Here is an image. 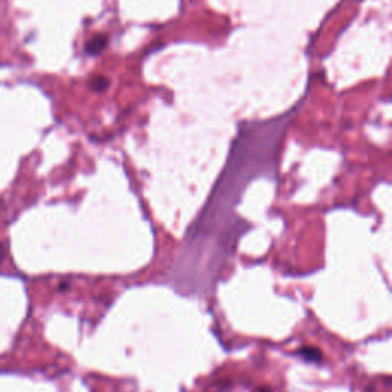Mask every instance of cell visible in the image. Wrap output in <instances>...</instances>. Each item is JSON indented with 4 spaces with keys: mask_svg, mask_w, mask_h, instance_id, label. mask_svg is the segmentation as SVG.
Wrapping results in <instances>:
<instances>
[{
    "mask_svg": "<svg viewBox=\"0 0 392 392\" xmlns=\"http://www.w3.org/2000/svg\"><path fill=\"white\" fill-rule=\"evenodd\" d=\"M108 44V37L106 36H95L92 37L86 44H85V52L89 55H98Z\"/></svg>",
    "mask_w": 392,
    "mask_h": 392,
    "instance_id": "1",
    "label": "cell"
},
{
    "mask_svg": "<svg viewBox=\"0 0 392 392\" xmlns=\"http://www.w3.org/2000/svg\"><path fill=\"white\" fill-rule=\"evenodd\" d=\"M297 354L301 357H304V359L308 360V362H320L322 360V352L317 348H311V347L301 348L297 351Z\"/></svg>",
    "mask_w": 392,
    "mask_h": 392,
    "instance_id": "2",
    "label": "cell"
},
{
    "mask_svg": "<svg viewBox=\"0 0 392 392\" xmlns=\"http://www.w3.org/2000/svg\"><path fill=\"white\" fill-rule=\"evenodd\" d=\"M108 86H109V80H108L106 77H103V75H98V77H95V78L90 82V87L94 89V90H97V92L105 90Z\"/></svg>",
    "mask_w": 392,
    "mask_h": 392,
    "instance_id": "3",
    "label": "cell"
},
{
    "mask_svg": "<svg viewBox=\"0 0 392 392\" xmlns=\"http://www.w3.org/2000/svg\"><path fill=\"white\" fill-rule=\"evenodd\" d=\"M261 392H271V391H270L268 388H262V389H261Z\"/></svg>",
    "mask_w": 392,
    "mask_h": 392,
    "instance_id": "4",
    "label": "cell"
}]
</instances>
